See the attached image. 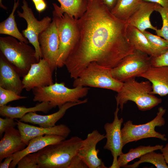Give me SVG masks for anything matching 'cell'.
Here are the masks:
<instances>
[{
    "label": "cell",
    "mask_w": 168,
    "mask_h": 168,
    "mask_svg": "<svg viewBox=\"0 0 168 168\" xmlns=\"http://www.w3.org/2000/svg\"><path fill=\"white\" fill-rule=\"evenodd\" d=\"M87 9L76 20L74 46L65 66L77 78L91 63L113 68L135 50L127 36L126 21L114 16L102 0H87Z\"/></svg>",
    "instance_id": "cell-1"
},
{
    "label": "cell",
    "mask_w": 168,
    "mask_h": 168,
    "mask_svg": "<svg viewBox=\"0 0 168 168\" xmlns=\"http://www.w3.org/2000/svg\"><path fill=\"white\" fill-rule=\"evenodd\" d=\"M83 140L73 136L48 145L37 152L39 168H68L72 158L77 154Z\"/></svg>",
    "instance_id": "cell-2"
},
{
    "label": "cell",
    "mask_w": 168,
    "mask_h": 168,
    "mask_svg": "<svg viewBox=\"0 0 168 168\" xmlns=\"http://www.w3.org/2000/svg\"><path fill=\"white\" fill-rule=\"evenodd\" d=\"M151 83L149 81L139 82L135 78L124 82L120 91L115 96L117 106L121 111L128 101L134 102L139 110H150L162 102L161 98L151 94Z\"/></svg>",
    "instance_id": "cell-3"
},
{
    "label": "cell",
    "mask_w": 168,
    "mask_h": 168,
    "mask_svg": "<svg viewBox=\"0 0 168 168\" xmlns=\"http://www.w3.org/2000/svg\"><path fill=\"white\" fill-rule=\"evenodd\" d=\"M0 50L21 77L32 64L38 62L34 48L10 36L0 37Z\"/></svg>",
    "instance_id": "cell-4"
},
{
    "label": "cell",
    "mask_w": 168,
    "mask_h": 168,
    "mask_svg": "<svg viewBox=\"0 0 168 168\" xmlns=\"http://www.w3.org/2000/svg\"><path fill=\"white\" fill-rule=\"evenodd\" d=\"M89 88L79 86L68 88L64 82H55L49 86L35 88L32 90L34 102H49L52 108L59 109L68 102H81L80 99L86 96Z\"/></svg>",
    "instance_id": "cell-5"
},
{
    "label": "cell",
    "mask_w": 168,
    "mask_h": 168,
    "mask_svg": "<svg viewBox=\"0 0 168 168\" xmlns=\"http://www.w3.org/2000/svg\"><path fill=\"white\" fill-rule=\"evenodd\" d=\"M123 83L113 77L111 68L93 62L87 66L77 78L74 79L73 86L102 88L117 93L121 90Z\"/></svg>",
    "instance_id": "cell-6"
},
{
    "label": "cell",
    "mask_w": 168,
    "mask_h": 168,
    "mask_svg": "<svg viewBox=\"0 0 168 168\" xmlns=\"http://www.w3.org/2000/svg\"><path fill=\"white\" fill-rule=\"evenodd\" d=\"M166 111V110L163 107H160L158 108L156 117L144 124H135L131 120L124 123L121 129L124 146L130 142L149 138H155L163 141H167L165 134H161L155 130L156 127H161L165 124V120L163 116Z\"/></svg>",
    "instance_id": "cell-7"
},
{
    "label": "cell",
    "mask_w": 168,
    "mask_h": 168,
    "mask_svg": "<svg viewBox=\"0 0 168 168\" xmlns=\"http://www.w3.org/2000/svg\"><path fill=\"white\" fill-rule=\"evenodd\" d=\"M53 5L58 17L59 46L57 67L61 68L65 65V61L75 44L77 33L76 20L66 13L60 12L56 4L53 3Z\"/></svg>",
    "instance_id": "cell-8"
},
{
    "label": "cell",
    "mask_w": 168,
    "mask_h": 168,
    "mask_svg": "<svg viewBox=\"0 0 168 168\" xmlns=\"http://www.w3.org/2000/svg\"><path fill=\"white\" fill-rule=\"evenodd\" d=\"M152 57L135 49L132 54L124 57L116 67L111 69L113 77L124 82L131 78L138 77L151 66Z\"/></svg>",
    "instance_id": "cell-9"
},
{
    "label": "cell",
    "mask_w": 168,
    "mask_h": 168,
    "mask_svg": "<svg viewBox=\"0 0 168 168\" xmlns=\"http://www.w3.org/2000/svg\"><path fill=\"white\" fill-rule=\"evenodd\" d=\"M21 7L22 12L17 11L18 16L24 18L27 23L26 29L22 31L24 37L32 44L35 51L36 56L38 62L42 58V55L38 41V37L40 33L45 30L51 23L50 17L46 16L40 21L35 17L32 9L28 6L26 0H23Z\"/></svg>",
    "instance_id": "cell-10"
},
{
    "label": "cell",
    "mask_w": 168,
    "mask_h": 168,
    "mask_svg": "<svg viewBox=\"0 0 168 168\" xmlns=\"http://www.w3.org/2000/svg\"><path fill=\"white\" fill-rule=\"evenodd\" d=\"M52 21L48 27L40 34L38 41L42 58L49 63L54 72L57 68V61L59 46L58 30V17L53 12Z\"/></svg>",
    "instance_id": "cell-11"
},
{
    "label": "cell",
    "mask_w": 168,
    "mask_h": 168,
    "mask_svg": "<svg viewBox=\"0 0 168 168\" xmlns=\"http://www.w3.org/2000/svg\"><path fill=\"white\" fill-rule=\"evenodd\" d=\"M118 106L114 112V119L111 123H107L104 125L105 132L106 144L103 147L104 149L108 150L111 152L113 157L112 165L109 168H119L118 158L123 152L122 149L124 146L122 136L121 126L123 122V118L119 119L118 113L119 110Z\"/></svg>",
    "instance_id": "cell-12"
},
{
    "label": "cell",
    "mask_w": 168,
    "mask_h": 168,
    "mask_svg": "<svg viewBox=\"0 0 168 168\" xmlns=\"http://www.w3.org/2000/svg\"><path fill=\"white\" fill-rule=\"evenodd\" d=\"M53 71L48 62L43 58L32 64L27 74L23 77L24 89L29 91L35 88L54 84Z\"/></svg>",
    "instance_id": "cell-13"
},
{
    "label": "cell",
    "mask_w": 168,
    "mask_h": 168,
    "mask_svg": "<svg viewBox=\"0 0 168 168\" xmlns=\"http://www.w3.org/2000/svg\"><path fill=\"white\" fill-rule=\"evenodd\" d=\"M105 138L97 130L88 133L82 141L77 154L86 164L89 168H107L104 162L99 158L98 154L100 150L96 149L97 143Z\"/></svg>",
    "instance_id": "cell-14"
},
{
    "label": "cell",
    "mask_w": 168,
    "mask_h": 168,
    "mask_svg": "<svg viewBox=\"0 0 168 168\" xmlns=\"http://www.w3.org/2000/svg\"><path fill=\"white\" fill-rule=\"evenodd\" d=\"M15 119L21 138L27 146L30 140L39 136L48 134L56 135L66 138L71 132L70 129L63 124L55 125L51 127L44 128L35 126Z\"/></svg>",
    "instance_id": "cell-15"
},
{
    "label": "cell",
    "mask_w": 168,
    "mask_h": 168,
    "mask_svg": "<svg viewBox=\"0 0 168 168\" xmlns=\"http://www.w3.org/2000/svg\"><path fill=\"white\" fill-rule=\"evenodd\" d=\"M87 101L88 99H86L80 102H67L59 109L58 111L49 115H41L35 112H30L26 114L20 119L19 120L24 123L37 124L41 127H53L55 126L57 122L63 116L69 109L77 105L85 103Z\"/></svg>",
    "instance_id": "cell-16"
},
{
    "label": "cell",
    "mask_w": 168,
    "mask_h": 168,
    "mask_svg": "<svg viewBox=\"0 0 168 168\" xmlns=\"http://www.w3.org/2000/svg\"><path fill=\"white\" fill-rule=\"evenodd\" d=\"M20 76L0 52V87L21 95L24 89Z\"/></svg>",
    "instance_id": "cell-17"
},
{
    "label": "cell",
    "mask_w": 168,
    "mask_h": 168,
    "mask_svg": "<svg viewBox=\"0 0 168 168\" xmlns=\"http://www.w3.org/2000/svg\"><path fill=\"white\" fill-rule=\"evenodd\" d=\"M138 77L145 78L151 83V94L161 96L168 95V66H152Z\"/></svg>",
    "instance_id": "cell-18"
},
{
    "label": "cell",
    "mask_w": 168,
    "mask_h": 168,
    "mask_svg": "<svg viewBox=\"0 0 168 168\" xmlns=\"http://www.w3.org/2000/svg\"><path fill=\"white\" fill-rule=\"evenodd\" d=\"M66 138L59 135L48 134L31 139L25 148L14 154V158L9 168H15L19 161L24 156L28 154L37 152L48 145L58 143Z\"/></svg>",
    "instance_id": "cell-19"
},
{
    "label": "cell",
    "mask_w": 168,
    "mask_h": 168,
    "mask_svg": "<svg viewBox=\"0 0 168 168\" xmlns=\"http://www.w3.org/2000/svg\"><path fill=\"white\" fill-rule=\"evenodd\" d=\"M27 145L23 141L20 131L14 128L7 129L0 141V162L8 156L24 149Z\"/></svg>",
    "instance_id": "cell-20"
},
{
    "label": "cell",
    "mask_w": 168,
    "mask_h": 168,
    "mask_svg": "<svg viewBox=\"0 0 168 168\" xmlns=\"http://www.w3.org/2000/svg\"><path fill=\"white\" fill-rule=\"evenodd\" d=\"M157 4L143 1L138 9L127 21L128 25L135 27L141 32L147 29L156 31L157 28L152 25L150 19L151 14L155 11Z\"/></svg>",
    "instance_id": "cell-21"
},
{
    "label": "cell",
    "mask_w": 168,
    "mask_h": 168,
    "mask_svg": "<svg viewBox=\"0 0 168 168\" xmlns=\"http://www.w3.org/2000/svg\"><path fill=\"white\" fill-rule=\"evenodd\" d=\"M126 33L130 43L135 49L142 52L152 57H156L161 55L143 33L137 28L128 25Z\"/></svg>",
    "instance_id": "cell-22"
},
{
    "label": "cell",
    "mask_w": 168,
    "mask_h": 168,
    "mask_svg": "<svg viewBox=\"0 0 168 168\" xmlns=\"http://www.w3.org/2000/svg\"><path fill=\"white\" fill-rule=\"evenodd\" d=\"M52 108L49 102H42L35 106L27 108L24 106H12L6 105L0 106V115L12 119H21L30 112L40 111L48 113Z\"/></svg>",
    "instance_id": "cell-23"
},
{
    "label": "cell",
    "mask_w": 168,
    "mask_h": 168,
    "mask_svg": "<svg viewBox=\"0 0 168 168\" xmlns=\"http://www.w3.org/2000/svg\"><path fill=\"white\" fill-rule=\"evenodd\" d=\"M142 1V0H117L110 12L117 18L127 22Z\"/></svg>",
    "instance_id": "cell-24"
},
{
    "label": "cell",
    "mask_w": 168,
    "mask_h": 168,
    "mask_svg": "<svg viewBox=\"0 0 168 168\" xmlns=\"http://www.w3.org/2000/svg\"><path fill=\"white\" fill-rule=\"evenodd\" d=\"M19 0L14 3L12 12L5 20L0 23V34L13 37L18 40L28 44V40L20 32L15 20L14 13L19 5Z\"/></svg>",
    "instance_id": "cell-25"
},
{
    "label": "cell",
    "mask_w": 168,
    "mask_h": 168,
    "mask_svg": "<svg viewBox=\"0 0 168 168\" xmlns=\"http://www.w3.org/2000/svg\"><path fill=\"white\" fill-rule=\"evenodd\" d=\"M60 6L58 7L62 13H64L77 20L86 12L87 0H57Z\"/></svg>",
    "instance_id": "cell-26"
},
{
    "label": "cell",
    "mask_w": 168,
    "mask_h": 168,
    "mask_svg": "<svg viewBox=\"0 0 168 168\" xmlns=\"http://www.w3.org/2000/svg\"><path fill=\"white\" fill-rule=\"evenodd\" d=\"M163 145H157L155 146H140L135 148L131 149L128 152L122 153L118 157V163L119 168H124L128 163L137 158H140L142 155L148 152L161 150Z\"/></svg>",
    "instance_id": "cell-27"
},
{
    "label": "cell",
    "mask_w": 168,
    "mask_h": 168,
    "mask_svg": "<svg viewBox=\"0 0 168 168\" xmlns=\"http://www.w3.org/2000/svg\"><path fill=\"white\" fill-rule=\"evenodd\" d=\"M148 162L154 165L157 168H168L162 153H156L152 151L142 155L140 160L132 165H127L124 168H136L142 163Z\"/></svg>",
    "instance_id": "cell-28"
},
{
    "label": "cell",
    "mask_w": 168,
    "mask_h": 168,
    "mask_svg": "<svg viewBox=\"0 0 168 168\" xmlns=\"http://www.w3.org/2000/svg\"><path fill=\"white\" fill-rule=\"evenodd\" d=\"M142 32L161 55L168 50V42L165 39L146 30Z\"/></svg>",
    "instance_id": "cell-29"
},
{
    "label": "cell",
    "mask_w": 168,
    "mask_h": 168,
    "mask_svg": "<svg viewBox=\"0 0 168 168\" xmlns=\"http://www.w3.org/2000/svg\"><path fill=\"white\" fill-rule=\"evenodd\" d=\"M155 11L158 12L162 20V26L161 29L155 31L157 35L162 37L168 42V9L157 4Z\"/></svg>",
    "instance_id": "cell-30"
},
{
    "label": "cell",
    "mask_w": 168,
    "mask_h": 168,
    "mask_svg": "<svg viewBox=\"0 0 168 168\" xmlns=\"http://www.w3.org/2000/svg\"><path fill=\"white\" fill-rule=\"evenodd\" d=\"M37 152L28 154L23 157L17 163V168H39Z\"/></svg>",
    "instance_id": "cell-31"
},
{
    "label": "cell",
    "mask_w": 168,
    "mask_h": 168,
    "mask_svg": "<svg viewBox=\"0 0 168 168\" xmlns=\"http://www.w3.org/2000/svg\"><path fill=\"white\" fill-rule=\"evenodd\" d=\"M26 98V96H21L12 91L0 87V106L6 105L12 101Z\"/></svg>",
    "instance_id": "cell-32"
},
{
    "label": "cell",
    "mask_w": 168,
    "mask_h": 168,
    "mask_svg": "<svg viewBox=\"0 0 168 168\" xmlns=\"http://www.w3.org/2000/svg\"><path fill=\"white\" fill-rule=\"evenodd\" d=\"M17 125L15 119L6 117L5 119L0 118V135L2 136L3 133L8 128H14Z\"/></svg>",
    "instance_id": "cell-33"
},
{
    "label": "cell",
    "mask_w": 168,
    "mask_h": 168,
    "mask_svg": "<svg viewBox=\"0 0 168 168\" xmlns=\"http://www.w3.org/2000/svg\"><path fill=\"white\" fill-rule=\"evenodd\" d=\"M152 66H168V50L156 57H152Z\"/></svg>",
    "instance_id": "cell-34"
},
{
    "label": "cell",
    "mask_w": 168,
    "mask_h": 168,
    "mask_svg": "<svg viewBox=\"0 0 168 168\" xmlns=\"http://www.w3.org/2000/svg\"><path fill=\"white\" fill-rule=\"evenodd\" d=\"M68 168H89L82 159L77 154L72 159Z\"/></svg>",
    "instance_id": "cell-35"
},
{
    "label": "cell",
    "mask_w": 168,
    "mask_h": 168,
    "mask_svg": "<svg viewBox=\"0 0 168 168\" xmlns=\"http://www.w3.org/2000/svg\"><path fill=\"white\" fill-rule=\"evenodd\" d=\"M14 158V154L5 158L4 161L1 162L0 168H9L10 165Z\"/></svg>",
    "instance_id": "cell-36"
},
{
    "label": "cell",
    "mask_w": 168,
    "mask_h": 168,
    "mask_svg": "<svg viewBox=\"0 0 168 168\" xmlns=\"http://www.w3.org/2000/svg\"><path fill=\"white\" fill-rule=\"evenodd\" d=\"M34 5L36 9L40 13L44 10L47 7L46 3L44 0Z\"/></svg>",
    "instance_id": "cell-37"
},
{
    "label": "cell",
    "mask_w": 168,
    "mask_h": 168,
    "mask_svg": "<svg viewBox=\"0 0 168 168\" xmlns=\"http://www.w3.org/2000/svg\"><path fill=\"white\" fill-rule=\"evenodd\" d=\"M143 1L152 2L160 4L168 9V0H142Z\"/></svg>",
    "instance_id": "cell-38"
},
{
    "label": "cell",
    "mask_w": 168,
    "mask_h": 168,
    "mask_svg": "<svg viewBox=\"0 0 168 168\" xmlns=\"http://www.w3.org/2000/svg\"><path fill=\"white\" fill-rule=\"evenodd\" d=\"M103 3L110 10L116 4L117 0H102Z\"/></svg>",
    "instance_id": "cell-39"
},
{
    "label": "cell",
    "mask_w": 168,
    "mask_h": 168,
    "mask_svg": "<svg viewBox=\"0 0 168 168\" xmlns=\"http://www.w3.org/2000/svg\"><path fill=\"white\" fill-rule=\"evenodd\" d=\"M160 150L164 157L166 162L168 164V142Z\"/></svg>",
    "instance_id": "cell-40"
},
{
    "label": "cell",
    "mask_w": 168,
    "mask_h": 168,
    "mask_svg": "<svg viewBox=\"0 0 168 168\" xmlns=\"http://www.w3.org/2000/svg\"><path fill=\"white\" fill-rule=\"evenodd\" d=\"M0 7L4 9L7 10V8L4 6L2 3V0H0Z\"/></svg>",
    "instance_id": "cell-41"
},
{
    "label": "cell",
    "mask_w": 168,
    "mask_h": 168,
    "mask_svg": "<svg viewBox=\"0 0 168 168\" xmlns=\"http://www.w3.org/2000/svg\"><path fill=\"white\" fill-rule=\"evenodd\" d=\"M34 3L35 4L39 2H40L42 1L43 0H32Z\"/></svg>",
    "instance_id": "cell-42"
}]
</instances>
